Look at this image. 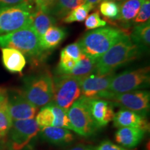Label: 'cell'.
I'll use <instances>...</instances> for the list:
<instances>
[{"label":"cell","instance_id":"1","mask_svg":"<svg viewBox=\"0 0 150 150\" xmlns=\"http://www.w3.org/2000/svg\"><path fill=\"white\" fill-rule=\"evenodd\" d=\"M143 51L144 50L133 42L128 35L125 34L96 60L93 73L98 75L113 73L119 67L139 58Z\"/></svg>","mask_w":150,"mask_h":150},{"label":"cell","instance_id":"2","mask_svg":"<svg viewBox=\"0 0 150 150\" xmlns=\"http://www.w3.org/2000/svg\"><path fill=\"white\" fill-rule=\"evenodd\" d=\"M125 34L123 31L117 28L100 27L86 33L78 44L82 54L96 61Z\"/></svg>","mask_w":150,"mask_h":150},{"label":"cell","instance_id":"3","mask_svg":"<svg viewBox=\"0 0 150 150\" xmlns=\"http://www.w3.org/2000/svg\"><path fill=\"white\" fill-rule=\"evenodd\" d=\"M22 93L37 108L53 102L54 79L50 72H44L27 76L24 79Z\"/></svg>","mask_w":150,"mask_h":150},{"label":"cell","instance_id":"4","mask_svg":"<svg viewBox=\"0 0 150 150\" xmlns=\"http://www.w3.org/2000/svg\"><path fill=\"white\" fill-rule=\"evenodd\" d=\"M0 47L15 49L29 58L35 59L42 57L44 52L40 45V37L31 26L0 35Z\"/></svg>","mask_w":150,"mask_h":150},{"label":"cell","instance_id":"5","mask_svg":"<svg viewBox=\"0 0 150 150\" xmlns=\"http://www.w3.org/2000/svg\"><path fill=\"white\" fill-rule=\"evenodd\" d=\"M150 83L149 67L125 71L114 75L107 91L112 95L147 88Z\"/></svg>","mask_w":150,"mask_h":150},{"label":"cell","instance_id":"6","mask_svg":"<svg viewBox=\"0 0 150 150\" xmlns=\"http://www.w3.org/2000/svg\"><path fill=\"white\" fill-rule=\"evenodd\" d=\"M33 11L28 0L21 4L0 8V35L30 27Z\"/></svg>","mask_w":150,"mask_h":150},{"label":"cell","instance_id":"7","mask_svg":"<svg viewBox=\"0 0 150 150\" xmlns=\"http://www.w3.org/2000/svg\"><path fill=\"white\" fill-rule=\"evenodd\" d=\"M96 98L108 100L112 104L130 110L147 117L150 108V94L147 90H137L128 93L112 95L105 91Z\"/></svg>","mask_w":150,"mask_h":150},{"label":"cell","instance_id":"8","mask_svg":"<svg viewBox=\"0 0 150 150\" xmlns=\"http://www.w3.org/2000/svg\"><path fill=\"white\" fill-rule=\"evenodd\" d=\"M54 79L53 102L67 110L81 96L80 78L70 74H60Z\"/></svg>","mask_w":150,"mask_h":150},{"label":"cell","instance_id":"9","mask_svg":"<svg viewBox=\"0 0 150 150\" xmlns=\"http://www.w3.org/2000/svg\"><path fill=\"white\" fill-rule=\"evenodd\" d=\"M71 125V130L80 136H91L97 127L90 113L87 99L81 96L67 110Z\"/></svg>","mask_w":150,"mask_h":150},{"label":"cell","instance_id":"10","mask_svg":"<svg viewBox=\"0 0 150 150\" xmlns=\"http://www.w3.org/2000/svg\"><path fill=\"white\" fill-rule=\"evenodd\" d=\"M40 131L34 118L13 120L8 132V144L11 150H22L31 142Z\"/></svg>","mask_w":150,"mask_h":150},{"label":"cell","instance_id":"11","mask_svg":"<svg viewBox=\"0 0 150 150\" xmlns=\"http://www.w3.org/2000/svg\"><path fill=\"white\" fill-rule=\"evenodd\" d=\"M8 109L13 121L33 119L38 108L29 102L20 91L8 93Z\"/></svg>","mask_w":150,"mask_h":150},{"label":"cell","instance_id":"12","mask_svg":"<svg viewBox=\"0 0 150 150\" xmlns=\"http://www.w3.org/2000/svg\"><path fill=\"white\" fill-rule=\"evenodd\" d=\"M114 75V72L105 75H98L93 72L80 79L81 96L86 98H96L102 92L107 91Z\"/></svg>","mask_w":150,"mask_h":150},{"label":"cell","instance_id":"13","mask_svg":"<svg viewBox=\"0 0 150 150\" xmlns=\"http://www.w3.org/2000/svg\"><path fill=\"white\" fill-rule=\"evenodd\" d=\"M89 111L97 129L102 128L112 121L115 112L111 102L101 98H86Z\"/></svg>","mask_w":150,"mask_h":150},{"label":"cell","instance_id":"14","mask_svg":"<svg viewBox=\"0 0 150 150\" xmlns=\"http://www.w3.org/2000/svg\"><path fill=\"white\" fill-rule=\"evenodd\" d=\"M113 125L115 127H134L147 131L149 129V124L144 117L132 110L122 108L115 113Z\"/></svg>","mask_w":150,"mask_h":150},{"label":"cell","instance_id":"15","mask_svg":"<svg viewBox=\"0 0 150 150\" xmlns=\"http://www.w3.org/2000/svg\"><path fill=\"white\" fill-rule=\"evenodd\" d=\"M145 131L134 127H121L116 131L115 141L126 148L136 147L143 139Z\"/></svg>","mask_w":150,"mask_h":150},{"label":"cell","instance_id":"16","mask_svg":"<svg viewBox=\"0 0 150 150\" xmlns=\"http://www.w3.org/2000/svg\"><path fill=\"white\" fill-rule=\"evenodd\" d=\"M2 62L5 68L13 73H20L27 64L24 55L13 48H1Z\"/></svg>","mask_w":150,"mask_h":150},{"label":"cell","instance_id":"17","mask_svg":"<svg viewBox=\"0 0 150 150\" xmlns=\"http://www.w3.org/2000/svg\"><path fill=\"white\" fill-rule=\"evenodd\" d=\"M42 138L54 145H64L74 140V136L69 129L61 127H47L40 128Z\"/></svg>","mask_w":150,"mask_h":150},{"label":"cell","instance_id":"18","mask_svg":"<svg viewBox=\"0 0 150 150\" xmlns=\"http://www.w3.org/2000/svg\"><path fill=\"white\" fill-rule=\"evenodd\" d=\"M56 19L49 13L42 9L36 8L31 16V27L35 31L39 37L46 32L50 27L56 24Z\"/></svg>","mask_w":150,"mask_h":150},{"label":"cell","instance_id":"19","mask_svg":"<svg viewBox=\"0 0 150 150\" xmlns=\"http://www.w3.org/2000/svg\"><path fill=\"white\" fill-rule=\"evenodd\" d=\"M67 32L61 27H52L40 37V45L43 50H52L57 47L66 36Z\"/></svg>","mask_w":150,"mask_h":150},{"label":"cell","instance_id":"20","mask_svg":"<svg viewBox=\"0 0 150 150\" xmlns=\"http://www.w3.org/2000/svg\"><path fill=\"white\" fill-rule=\"evenodd\" d=\"M145 0H125L120 5V13L117 20L124 23L130 25V22H133L134 19L138 14L142 4Z\"/></svg>","mask_w":150,"mask_h":150},{"label":"cell","instance_id":"21","mask_svg":"<svg viewBox=\"0 0 150 150\" xmlns=\"http://www.w3.org/2000/svg\"><path fill=\"white\" fill-rule=\"evenodd\" d=\"M85 2L86 0H55L48 13L54 18L63 19L72 10Z\"/></svg>","mask_w":150,"mask_h":150},{"label":"cell","instance_id":"22","mask_svg":"<svg viewBox=\"0 0 150 150\" xmlns=\"http://www.w3.org/2000/svg\"><path fill=\"white\" fill-rule=\"evenodd\" d=\"M131 39L134 44L142 50H147L150 44V22L138 24L133 29Z\"/></svg>","mask_w":150,"mask_h":150},{"label":"cell","instance_id":"23","mask_svg":"<svg viewBox=\"0 0 150 150\" xmlns=\"http://www.w3.org/2000/svg\"><path fill=\"white\" fill-rule=\"evenodd\" d=\"M95 65H96L95 60L90 59L88 56L82 54L75 67L68 74L80 79L83 78L94 72Z\"/></svg>","mask_w":150,"mask_h":150},{"label":"cell","instance_id":"24","mask_svg":"<svg viewBox=\"0 0 150 150\" xmlns=\"http://www.w3.org/2000/svg\"><path fill=\"white\" fill-rule=\"evenodd\" d=\"M13 120L8 109V95L0 102V137H4L8 134L12 127Z\"/></svg>","mask_w":150,"mask_h":150},{"label":"cell","instance_id":"25","mask_svg":"<svg viewBox=\"0 0 150 150\" xmlns=\"http://www.w3.org/2000/svg\"><path fill=\"white\" fill-rule=\"evenodd\" d=\"M48 105L51 108L54 115L53 127H61V128H65L71 130L70 120H69L68 116H67V110L60 107V106L54 104V102L50 103Z\"/></svg>","mask_w":150,"mask_h":150},{"label":"cell","instance_id":"26","mask_svg":"<svg viewBox=\"0 0 150 150\" xmlns=\"http://www.w3.org/2000/svg\"><path fill=\"white\" fill-rule=\"evenodd\" d=\"M89 5L84 3L83 4L76 7L72 10L70 13L63 18V21L65 23H72L74 22H83L88 17V13L92 10Z\"/></svg>","mask_w":150,"mask_h":150},{"label":"cell","instance_id":"27","mask_svg":"<svg viewBox=\"0 0 150 150\" xmlns=\"http://www.w3.org/2000/svg\"><path fill=\"white\" fill-rule=\"evenodd\" d=\"M35 121L40 128L53 127L54 115L49 105L43 106L35 117Z\"/></svg>","mask_w":150,"mask_h":150},{"label":"cell","instance_id":"28","mask_svg":"<svg viewBox=\"0 0 150 150\" xmlns=\"http://www.w3.org/2000/svg\"><path fill=\"white\" fill-rule=\"evenodd\" d=\"M99 10L105 18L117 20L120 13V5L116 1H103L99 6Z\"/></svg>","mask_w":150,"mask_h":150},{"label":"cell","instance_id":"29","mask_svg":"<svg viewBox=\"0 0 150 150\" xmlns=\"http://www.w3.org/2000/svg\"><path fill=\"white\" fill-rule=\"evenodd\" d=\"M77 61L66 55L61 51L60 56V62L58 67L59 74H68L71 70L75 67Z\"/></svg>","mask_w":150,"mask_h":150},{"label":"cell","instance_id":"30","mask_svg":"<svg viewBox=\"0 0 150 150\" xmlns=\"http://www.w3.org/2000/svg\"><path fill=\"white\" fill-rule=\"evenodd\" d=\"M150 18V1L145 0L142 4L138 14L133 20L134 24H142L149 21Z\"/></svg>","mask_w":150,"mask_h":150},{"label":"cell","instance_id":"31","mask_svg":"<svg viewBox=\"0 0 150 150\" xmlns=\"http://www.w3.org/2000/svg\"><path fill=\"white\" fill-rule=\"evenodd\" d=\"M106 25V22L100 18L98 12H95L91 14L86 18L85 20V26L87 29H98Z\"/></svg>","mask_w":150,"mask_h":150},{"label":"cell","instance_id":"32","mask_svg":"<svg viewBox=\"0 0 150 150\" xmlns=\"http://www.w3.org/2000/svg\"><path fill=\"white\" fill-rule=\"evenodd\" d=\"M64 53L72 59H74L75 61H78L81 56L82 52L81 47L78 42L72 43V44L69 45L66 47H65L62 50Z\"/></svg>","mask_w":150,"mask_h":150},{"label":"cell","instance_id":"33","mask_svg":"<svg viewBox=\"0 0 150 150\" xmlns=\"http://www.w3.org/2000/svg\"><path fill=\"white\" fill-rule=\"evenodd\" d=\"M95 150H129L121 146L115 145L110 140H105L99 144L98 147L95 148Z\"/></svg>","mask_w":150,"mask_h":150},{"label":"cell","instance_id":"34","mask_svg":"<svg viewBox=\"0 0 150 150\" xmlns=\"http://www.w3.org/2000/svg\"><path fill=\"white\" fill-rule=\"evenodd\" d=\"M36 5V8H40L48 13L55 0H31Z\"/></svg>","mask_w":150,"mask_h":150},{"label":"cell","instance_id":"35","mask_svg":"<svg viewBox=\"0 0 150 150\" xmlns=\"http://www.w3.org/2000/svg\"><path fill=\"white\" fill-rule=\"evenodd\" d=\"M27 0H0V8L21 4Z\"/></svg>","mask_w":150,"mask_h":150},{"label":"cell","instance_id":"36","mask_svg":"<svg viewBox=\"0 0 150 150\" xmlns=\"http://www.w3.org/2000/svg\"><path fill=\"white\" fill-rule=\"evenodd\" d=\"M70 150H95V147H93L91 145H79L76 147H73Z\"/></svg>","mask_w":150,"mask_h":150},{"label":"cell","instance_id":"37","mask_svg":"<svg viewBox=\"0 0 150 150\" xmlns=\"http://www.w3.org/2000/svg\"><path fill=\"white\" fill-rule=\"evenodd\" d=\"M102 0H86V4L89 5L92 8H94L97 4L102 1Z\"/></svg>","mask_w":150,"mask_h":150},{"label":"cell","instance_id":"38","mask_svg":"<svg viewBox=\"0 0 150 150\" xmlns=\"http://www.w3.org/2000/svg\"><path fill=\"white\" fill-rule=\"evenodd\" d=\"M7 95H8V93L6 91L3 89H0V102L6 98Z\"/></svg>","mask_w":150,"mask_h":150},{"label":"cell","instance_id":"39","mask_svg":"<svg viewBox=\"0 0 150 150\" xmlns=\"http://www.w3.org/2000/svg\"><path fill=\"white\" fill-rule=\"evenodd\" d=\"M4 146V141L2 137H0V150H3Z\"/></svg>","mask_w":150,"mask_h":150},{"label":"cell","instance_id":"40","mask_svg":"<svg viewBox=\"0 0 150 150\" xmlns=\"http://www.w3.org/2000/svg\"><path fill=\"white\" fill-rule=\"evenodd\" d=\"M103 1H122V0H103Z\"/></svg>","mask_w":150,"mask_h":150}]
</instances>
